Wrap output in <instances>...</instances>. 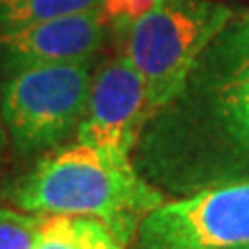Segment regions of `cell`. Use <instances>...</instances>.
Returning a JSON list of instances; mask_svg holds the SVG:
<instances>
[{"label": "cell", "mask_w": 249, "mask_h": 249, "mask_svg": "<svg viewBox=\"0 0 249 249\" xmlns=\"http://www.w3.org/2000/svg\"><path fill=\"white\" fill-rule=\"evenodd\" d=\"M11 152L9 147V135H6L4 129V121H2V110H0V170L6 164V154Z\"/></svg>", "instance_id": "cell-13"}, {"label": "cell", "mask_w": 249, "mask_h": 249, "mask_svg": "<svg viewBox=\"0 0 249 249\" xmlns=\"http://www.w3.org/2000/svg\"><path fill=\"white\" fill-rule=\"evenodd\" d=\"M249 75V15L231 23L196 62L189 79H229Z\"/></svg>", "instance_id": "cell-9"}, {"label": "cell", "mask_w": 249, "mask_h": 249, "mask_svg": "<svg viewBox=\"0 0 249 249\" xmlns=\"http://www.w3.org/2000/svg\"><path fill=\"white\" fill-rule=\"evenodd\" d=\"M243 249H249V247H243Z\"/></svg>", "instance_id": "cell-14"}, {"label": "cell", "mask_w": 249, "mask_h": 249, "mask_svg": "<svg viewBox=\"0 0 249 249\" xmlns=\"http://www.w3.org/2000/svg\"><path fill=\"white\" fill-rule=\"evenodd\" d=\"M0 197L25 212L100 218L129 247L143 218L168 199L145 181L133 156L104 152L77 139L36 158L29 170L2 185Z\"/></svg>", "instance_id": "cell-2"}, {"label": "cell", "mask_w": 249, "mask_h": 249, "mask_svg": "<svg viewBox=\"0 0 249 249\" xmlns=\"http://www.w3.org/2000/svg\"><path fill=\"white\" fill-rule=\"evenodd\" d=\"M93 60L23 67L2 73L0 110L9 147L23 160L77 139L88 108Z\"/></svg>", "instance_id": "cell-3"}, {"label": "cell", "mask_w": 249, "mask_h": 249, "mask_svg": "<svg viewBox=\"0 0 249 249\" xmlns=\"http://www.w3.org/2000/svg\"><path fill=\"white\" fill-rule=\"evenodd\" d=\"M34 249H129V245L100 218L46 214Z\"/></svg>", "instance_id": "cell-8"}, {"label": "cell", "mask_w": 249, "mask_h": 249, "mask_svg": "<svg viewBox=\"0 0 249 249\" xmlns=\"http://www.w3.org/2000/svg\"><path fill=\"white\" fill-rule=\"evenodd\" d=\"M46 214L0 208V249H34Z\"/></svg>", "instance_id": "cell-11"}, {"label": "cell", "mask_w": 249, "mask_h": 249, "mask_svg": "<svg viewBox=\"0 0 249 249\" xmlns=\"http://www.w3.org/2000/svg\"><path fill=\"white\" fill-rule=\"evenodd\" d=\"M133 162L166 197L249 181V75L187 79L147 119Z\"/></svg>", "instance_id": "cell-1"}, {"label": "cell", "mask_w": 249, "mask_h": 249, "mask_svg": "<svg viewBox=\"0 0 249 249\" xmlns=\"http://www.w3.org/2000/svg\"><path fill=\"white\" fill-rule=\"evenodd\" d=\"M231 19L232 11L214 0H166L135 23L114 29L121 54L145 81L152 114L183 89L199 56Z\"/></svg>", "instance_id": "cell-4"}, {"label": "cell", "mask_w": 249, "mask_h": 249, "mask_svg": "<svg viewBox=\"0 0 249 249\" xmlns=\"http://www.w3.org/2000/svg\"><path fill=\"white\" fill-rule=\"evenodd\" d=\"M108 34L110 23L102 9L0 31V71L93 60L106 46Z\"/></svg>", "instance_id": "cell-7"}, {"label": "cell", "mask_w": 249, "mask_h": 249, "mask_svg": "<svg viewBox=\"0 0 249 249\" xmlns=\"http://www.w3.org/2000/svg\"><path fill=\"white\" fill-rule=\"evenodd\" d=\"M164 2L166 0H102V13L114 29H121L145 17Z\"/></svg>", "instance_id": "cell-12"}, {"label": "cell", "mask_w": 249, "mask_h": 249, "mask_svg": "<svg viewBox=\"0 0 249 249\" xmlns=\"http://www.w3.org/2000/svg\"><path fill=\"white\" fill-rule=\"evenodd\" d=\"M150 116L152 106L143 77L119 54L93 71L77 142L104 152L133 156Z\"/></svg>", "instance_id": "cell-6"}, {"label": "cell", "mask_w": 249, "mask_h": 249, "mask_svg": "<svg viewBox=\"0 0 249 249\" xmlns=\"http://www.w3.org/2000/svg\"><path fill=\"white\" fill-rule=\"evenodd\" d=\"M243 247H249V181L162 201L142 220L133 243V249Z\"/></svg>", "instance_id": "cell-5"}, {"label": "cell", "mask_w": 249, "mask_h": 249, "mask_svg": "<svg viewBox=\"0 0 249 249\" xmlns=\"http://www.w3.org/2000/svg\"><path fill=\"white\" fill-rule=\"evenodd\" d=\"M102 9V0H0V31Z\"/></svg>", "instance_id": "cell-10"}]
</instances>
